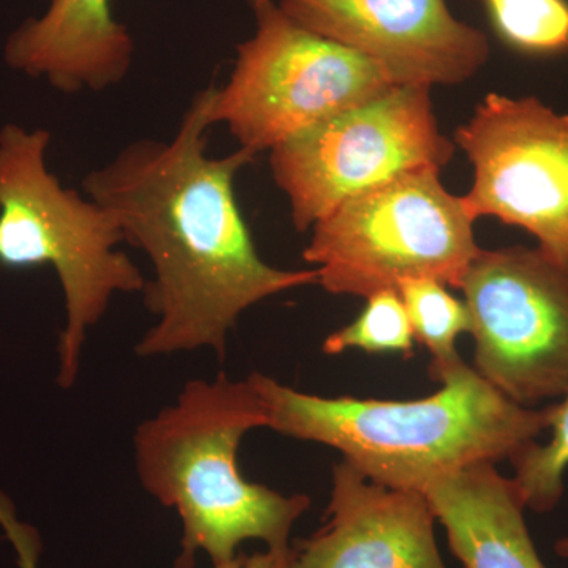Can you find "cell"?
I'll list each match as a JSON object with an SVG mask.
<instances>
[{
	"instance_id": "cell-1",
	"label": "cell",
	"mask_w": 568,
	"mask_h": 568,
	"mask_svg": "<svg viewBox=\"0 0 568 568\" xmlns=\"http://www.w3.org/2000/svg\"><path fill=\"white\" fill-rule=\"evenodd\" d=\"M213 91L193 97L170 141L134 140L82 179L155 274L142 293L156 323L136 345L140 357L209 349L223 358L245 310L317 283L316 268L283 271L261 260L234 193L235 175L256 155L241 148L207 155Z\"/></svg>"
},
{
	"instance_id": "cell-2",
	"label": "cell",
	"mask_w": 568,
	"mask_h": 568,
	"mask_svg": "<svg viewBox=\"0 0 568 568\" xmlns=\"http://www.w3.org/2000/svg\"><path fill=\"white\" fill-rule=\"evenodd\" d=\"M267 428L334 447L375 484L425 493L437 478L511 459L548 429V409L519 406L465 362L413 402L324 398L253 373Z\"/></svg>"
},
{
	"instance_id": "cell-3",
	"label": "cell",
	"mask_w": 568,
	"mask_h": 568,
	"mask_svg": "<svg viewBox=\"0 0 568 568\" xmlns=\"http://www.w3.org/2000/svg\"><path fill=\"white\" fill-rule=\"evenodd\" d=\"M267 426L264 403L250 379H194L174 405L138 426L134 462L142 487L182 521L181 555L173 568H194L197 551L222 566L246 540L291 547L305 495L282 493L242 477V437Z\"/></svg>"
},
{
	"instance_id": "cell-4",
	"label": "cell",
	"mask_w": 568,
	"mask_h": 568,
	"mask_svg": "<svg viewBox=\"0 0 568 568\" xmlns=\"http://www.w3.org/2000/svg\"><path fill=\"white\" fill-rule=\"evenodd\" d=\"M51 133L18 123L0 129V265H51L65 301L59 338L58 384L80 375L88 331L99 324L115 294L144 291V275L118 248L123 233L110 211L67 189L48 168Z\"/></svg>"
},
{
	"instance_id": "cell-5",
	"label": "cell",
	"mask_w": 568,
	"mask_h": 568,
	"mask_svg": "<svg viewBox=\"0 0 568 568\" xmlns=\"http://www.w3.org/2000/svg\"><path fill=\"white\" fill-rule=\"evenodd\" d=\"M437 168H420L357 194L312 227L304 250L317 284L332 294L399 293L409 280L462 290L481 252L462 196L444 189Z\"/></svg>"
},
{
	"instance_id": "cell-6",
	"label": "cell",
	"mask_w": 568,
	"mask_h": 568,
	"mask_svg": "<svg viewBox=\"0 0 568 568\" xmlns=\"http://www.w3.org/2000/svg\"><path fill=\"white\" fill-rule=\"evenodd\" d=\"M253 11L256 33L239 44L211 104L212 125H226L253 155L395 88L377 63L302 28L274 0Z\"/></svg>"
},
{
	"instance_id": "cell-7",
	"label": "cell",
	"mask_w": 568,
	"mask_h": 568,
	"mask_svg": "<svg viewBox=\"0 0 568 568\" xmlns=\"http://www.w3.org/2000/svg\"><path fill=\"white\" fill-rule=\"evenodd\" d=\"M455 148L439 132L429 88L395 85L276 145L271 168L305 233L357 194L420 168L440 170Z\"/></svg>"
},
{
	"instance_id": "cell-8",
	"label": "cell",
	"mask_w": 568,
	"mask_h": 568,
	"mask_svg": "<svg viewBox=\"0 0 568 568\" xmlns=\"http://www.w3.org/2000/svg\"><path fill=\"white\" fill-rule=\"evenodd\" d=\"M476 372L519 406L568 390V268L538 246L481 250L463 280Z\"/></svg>"
},
{
	"instance_id": "cell-9",
	"label": "cell",
	"mask_w": 568,
	"mask_h": 568,
	"mask_svg": "<svg viewBox=\"0 0 568 568\" xmlns=\"http://www.w3.org/2000/svg\"><path fill=\"white\" fill-rule=\"evenodd\" d=\"M454 142L474 166L462 196L470 220L521 227L568 268V114L536 97L488 93Z\"/></svg>"
},
{
	"instance_id": "cell-10",
	"label": "cell",
	"mask_w": 568,
	"mask_h": 568,
	"mask_svg": "<svg viewBox=\"0 0 568 568\" xmlns=\"http://www.w3.org/2000/svg\"><path fill=\"white\" fill-rule=\"evenodd\" d=\"M302 28L377 63L395 85L462 84L489 58L487 36L446 0H282Z\"/></svg>"
},
{
	"instance_id": "cell-11",
	"label": "cell",
	"mask_w": 568,
	"mask_h": 568,
	"mask_svg": "<svg viewBox=\"0 0 568 568\" xmlns=\"http://www.w3.org/2000/svg\"><path fill=\"white\" fill-rule=\"evenodd\" d=\"M424 493L384 487L343 459L327 521L294 545L298 568H446Z\"/></svg>"
},
{
	"instance_id": "cell-12",
	"label": "cell",
	"mask_w": 568,
	"mask_h": 568,
	"mask_svg": "<svg viewBox=\"0 0 568 568\" xmlns=\"http://www.w3.org/2000/svg\"><path fill=\"white\" fill-rule=\"evenodd\" d=\"M133 52L132 36L112 17L111 0H51L41 17L7 37L3 61L59 92H102L125 80Z\"/></svg>"
},
{
	"instance_id": "cell-13",
	"label": "cell",
	"mask_w": 568,
	"mask_h": 568,
	"mask_svg": "<svg viewBox=\"0 0 568 568\" xmlns=\"http://www.w3.org/2000/svg\"><path fill=\"white\" fill-rule=\"evenodd\" d=\"M424 495L466 568H547L526 526L517 485L493 463L437 478Z\"/></svg>"
},
{
	"instance_id": "cell-14",
	"label": "cell",
	"mask_w": 568,
	"mask_h": 568,
	"mask_svg": "<svg viewBox=\"0 0 568 568\" xmlns=\"http://www.w3.org/2000/svg\"><path fill=\"white\" fill-rule=\"evenodd\" d=\"M403 304L417 342L432 354L429 376L435 381L462 364L457 351L459 334L473 331V317L465 302L448 293L436 280H409L399 286Z\"/></svg>"
},
{
	"instance_id": "cell-15",
	"label": "cell",
	"mask_w": 568,
	"mask_h": 568,
	"mask_svg": "<svg viewBox=\"0 0 568 568\" xmlns=\"http://www.w3.org/2000/svg\"><path fill=\"white\" fill-rule=\"evenodd\" d=\"M547 409L551 439L547 444L532 440L510 459L515 467L511 480L526 508L537 514L555 510L564 496V474L568 467V390L562 402Z\"/></svg>"
},
{
	"instance_id": "cell-16",
	"label": "cell",
	"mask_w": 568,
	"mask_h": 568,
	"mask_svg": "<svg viewBox=\"0 0 568 568\" xmlns=\"http://www.w3.org/2000/svg\"><path fill=\"white\" fill-rule=\"evenodd\" d=\"M493 24L515 50L534 55L568 51L566 0H484Z\"/></svg>"
},
{
	"instance_id": "cell-17",
	"label": "cell",
	"mask_w": 568,
	"mask_h": 568,
	"mask_svg": "<svg viewBox=\"0 0 568 568\" xmlns=\"http://www.w3.org/2000/svg\"><path fill=\"white\" fill-rule=\"evenodd\" d=\"M362 315L353 324L327 336L324 353L336 355L351 347L366 353H399L413 355L414 334L403 298L396 291L369 295Z\"/></svg>"
},
{
	"instance_id": "cell-18",
	"label": "cell",
	"mask_w": 568,
	"mask_h": 568,
	"mask_svg": "<svg viewBox=\"0 0 568 568\" xmlns=\"http://www.w3.org/2000/svg\"><path fill=\"white\" fill-rule=\"evenodd\" d=\"M0 525L6 529L11 544L18 552L21 568H39L40 541L36 530L21 525L14 518L13 511L6 504L0 503Z\"/></svg>"
},
{
	"instance_id": "cell-19",
	"label": "cell",
	"mask_w": 568,
	"mask_h": 568,
	"mask_svg": "<svg viewBox=\"0 0 568 568\" xmlns=\"http://www.w3.org/2000/svg\"><path fill=\"white\" fill-rule=\"evenodd\" d=\"M213 568H298L297 549L295 547L267 548V551L254 552V555L237 552L233 559Z\"/></svg>"
},
{
	"instance_id": "cell-20",
	"label": "cell",
	"mask_w": 568,
	"mask_h": 568,
	"mask_svg": "<svg viewBox=\"0 0 568 568\" xmlns=\"http://www.w3.org/2000/svg\"><path fill=\"white\" fill-rule=\"evenodd\" d=\"M556 555L562 559H568V537L560 538L555 545Z\"/></svg>"
},
{
	"instance_id": "cell-21",
	"label": "cell",
	"mask_w": 568,
	"mask_h": 568,
	"mask_svg": "<svg viewBox=\"0 0 568 568\" xmlns=\"http://www.w3.org/2000/svg\"><path fill=\"white\" fill-rule=\"evenodd\" d=\"M263 2H267V0H248V3H250V6H252V9H254V7H257V6H260V3H263Z\"/></svg>"
}]
</instances>
